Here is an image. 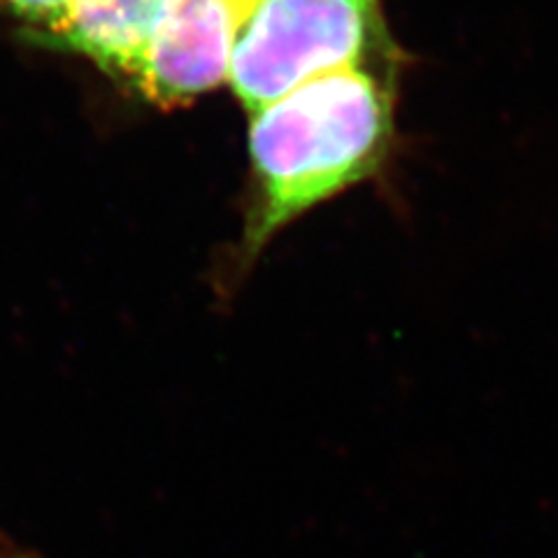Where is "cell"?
Listing matches in <instances>:
<instances>
[{
	"instance_id": "1",
	"label": "cell",
	"mask_w": 558,
	"mask_h": 558,
	"mask_svg": "<svg viewBox=\"0 0 558 558\" xmlns=\"http://www.w3.org/2000/svg\"><path fill=\"white\" fill-rule=\"evenodd\" d=\"M393 63L347 68L312 80L252 114V198L221 279L226 299L270 240L307 209L368 180L393 137Z\"/></svg>"
},
{
	"instance_id": "2",
	"label": "cell",
	"mask_w": 558,
	"mask_h": 558,
	"mask_svg": "<svg viewBox=\"0 0 558 558\" xmlns=\"http://www.w3.org/2000/svg\"><path fill=\"white\" fill-rule=\"evenodd\" d=\"M379 63H393L379 0H254L229 80L254 114L312 80Z\"/></svg>"
},
{
	"instance_id": "3",
	"label": "cell",
	"mask_w": 558,
	"mask_h": 558,
	"mask_svg": "<svg viewBox=\"0 0 558 558\" xmlns=\"http://www.w3.org/2000/svg\"><path fill=\"white\" fill-rule=\"evenodd\" d=\"M254 0H163L129 86L161 108H178L231 77L238 31Z\"/></svg>"
},
{
	"instance_id": "4",
	"label": "cell",
	"mask_w": 558,
	"mask_h": 558,
	"mask_svg": "<svg viewBox=\"0 0 558 558\" xmlns=\"http://www.w3.org/2000/svg\"><path fill=\"white\" fill-rule=\"evenodd\" d=\"M161 3L163 0H73L49 20L24 26L22 35L35 45L89 59L105 75L129 82Z\"/></svg>"
},
{
	"instance_id": "5",
	"label": "cell",
	"mask_w": 558,
	"mask_h": 558,
	"mask_svg": "<svg viewBox=\"0 0 558 558\" xmlns=\"http://www.w3.org/2000/svg\"><path fill=\"white\" fill-rule=\"evenodd\" d=\"M70 3L73 0H0V12H8L16 20H24L26 26H33L54 16Z\"/></svg>"
},
{
	"instance_id": "6",
	"label": "cell",
	"mask_w": 558,
	"mask_h": 558,
	"mask_svg": "<svg viewBox=\"0 0 558 558\" xmlns=\"http://www.w3.org/2000/svg\"><path fill=\"white\" fill-rule=\"evenodd\" d=\"M0 558H35V556L22 549L16 543H12V539L0 535Z\"/></svg>"
}]
</instances>
